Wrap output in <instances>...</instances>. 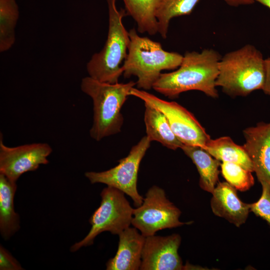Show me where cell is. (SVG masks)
Masks as SVG:
<instances>
[{
  "instance_id": "cell-1",
  "label": "cell",
  "mask_w": 270,
  "mask_h": 270,
  "mask_svg": "<svg viewBox=\"0 0 270 270\" xmlns=\"http://www.w3.org/2000/svg\"><path fill=\"white\" fill-rule=\"evenodd\" d=\"M222 56L213 49L187 52L177 70L162 73L152 88L165 96L176 98L185 92L198 90L213 98L218 97L216 81Z\"/></svg>"
},
{
  "instance_id": "cell-2",
  "label": "cell",
  "mask_w": 270,
  "mask_h": 270,
  "mask_svg": "<svg viewBox=\"0 0 270 270\" xmlns=\"http://www.w3.org/2000/svg\"><path fill=\"white\" fill-rule=\"evenodd\" d=\"M128 32L130 43L122 65L124 76L125 78L136 76L138 88L150 90L152 88L162 71L179 67L183 56L165 50L160 42L138 35L135 28Z\"/></svg>"
},
{
  "instance_id": "cell-3",
  "label": "cell",
  "mask_w": 270,
  "mask_h": 270,
  "mask_svg": "<svg viewBox=\"0 0 270 270\" xmlns=\"http://www.w3.org/2000/svg\"><path fill=\"white\" fill-rule=\"evenodd\" d=\"M265 59L248 44L225 54L218 63L216 85L230 96H246L262 90L266 78Z\"/></svg>"
},
{
  "instance_id": "cell-4",
  "label": "cell",
  "mask_w": 270,
  "mask_h": 270,
  "mask_svg": "<svg viewBox=\"0 0 270 270\" xmlns=\"http://www.w3.org/2000/svg\"><path fill=\"white\" fill-rule=\"evenodd\" d=\"M136 84L100 82L90 76L83 78L82 90L93 102V124L90 136L96 141L120 132L124 122L121 108L130 96V90Z\"/></svg>"
},
{
  "instance_id": "cell-5",
  "label": "cell",
  "mask_w": 270,
  "mask_h": 270,
  "mask_svg": "<svg viewBox=\"0 0 270 270\" xmlns=\"http://www.w3.org/2000/svg\"><path fill=\"white\" fill-rule=\"evenodd\" d=\"M108 8V30L103 48L93 54L86 64L89 76L100 82H118L123 74L122 62L126 58L130 43L129 32L122 18L128 16L125 9L118 10L116 0H106Z\"/></svg>"
},
{
  "instance_id": "cell-6",
  "label": "cell",
  "mask_w": 270,
  "mask_h": 270,
  "mask_svg": "<svg viewBox=\"0 0 270 270\" xmlns=\"http://www.w3.org/2000/svg\"><path fill=\"white\" fill-rule=\"evenodd\" d=\"M125 194L115 188L107 186L101 192L100 206L89 220L92 228L84 239L70 248L74 252L83 246L93 244L96 237L104 232L119 234L132 224L134 208L126 198Z\"/></svg>"
},
{
  "instance_id": "cell-7",
  "label": "cell",
  "mask_w": 270,
  "mask_h": 270,
  "mask_svg": "<svg viewBox=\"0 0 270 270\" xmlns=\"http://www.w3.org/2000/svg\"><path fill=\"white\" fill-rule=\"evenodd\" d=\"M180 209L167 198L164 190L154 186L146 192L142 204L134 208L132 224L146 237L186 224L180 220Z\"/></svg>"
},
{
  "instance_id": "cell-8",
  "label": "cell",
  "mask_w": 270,
  "mask_h": 270,
  "mask_svg": "<svg viewBox=\"0 0 270 270\" xmlns=\"http://www.w3.org/2000/svg\"><path fill=\"white\" fill-rule=\"evenodd\" d=\"M130 96L140 99L144 104L162 112L172 132L184 145L204 148L210 138L194 116L177 102L162 100L144 90L134 87L130 90Z\"/></svg>"
},
{
  "instance_id": "cell-9",
  "label": "cell",
  "mask_w": 270,
  "mask_h": 270,
  "mask_svg": "<svg viewBox=\"0 0 270 270\" xmlns=\"http://www.w3.org/2000/svg\"><path fill=\"white\" fill-rule=\"evenodd\" d=\"M150 142L146 136H144L132 148L126 156L118 161L117 166L106 171L87 172L86 177L92 184H104L120 190L131 198L136 207L140 206L144 198L137 190L138 172Z\"/></svg>"
},
{
  "instance_id": "cell-10",
  "label": "cell",
  "mask_w": 270,
  "mask_h": 270,
  "mask_svg": "<svg viewBox=\"0 0 270 270\" xmlns=\"http://www.w3.org/2000/svg\"><path fill=\"white\" fill-rule=\"evenodd\" d=\"M52 152L50 146L46 143L8 147L0 138V174L16 182L23 174L36 170L41 164H48L47 158Z\"/></svg>"
},
{
  "instance_id": "cell-11",
  "label": "cell",
  "mask_w": 270,
  "mask_h": 270,
  "mask_svg": "<svg viewBox=\"0 0 270 270\" xmlns=\"http://www.w3.org/2000/svg\"><path fill=\"white\" fill-rule=\"evenodd\" d=\"M181 237L177 234L168 236L146 237L142 256L141 270H180L184 268L178 254Z\"/></svg>"
},
{
  "instance_id": "cell-12",
  "label": "cell",
  "mask_w": 270,
  "mask_h": 270,
  "mask_svg": "<svg viewBox=\"0 0 270 270\" xmlns=\"http://www.w3.org/2000/svg\"><path fill=\"white\" fill-rule=\"evenodd\" d=\"M242 146L248 155L258 180L270 186V122H259L244 131Z\"/></svg>"
},
{
  "instance_id": "cell-13",
  "label": "cell",
  "mask_w": 270,
  "mask_h": 270,
  "mask_svg": "<svg viewBox=\"0 0 270 270\" xmlns=\"http://www.w3.org/2000/svg\"><path fill=\"white\" fill-rule=\"evenodd\" d=\"M236 190L228 182H218L212 193L210 206L216 216L240 227L248 218L250 206L240 199Z\"/></svg>"
},
{
  "instance_id": "cell-14",
  "label": "cell",
  "mask_w": 270,
  "mask_h": 270,
  "mask_svg": "<svg viewBox=\"0 0 270 270\" xmlns=\"http://www.w3.org/2000/svg\"><path fill=\"white\" fill-rule=\"evenodd\" d=\"M118 248L114 256L106 264L107 270H138L142 263L146 237L130 226L118 234Z\"/></svg>"
},
{
  "instance_id": "cell-15",
  "label": "cell",
  "mask_w": 270,
  "mask_h": 270,
  "mask_svg": "<svg viewBox=\"0 0 270 270\" xmlns=\"http://www.w3.org/2000/svg\"><path fill=\"white\" fill-rule=\"evenodd\" d=\"M16 182L0 174V232L6 240L20 228V217L14 210Z\"/></svg>"
},
{
  "instance_id": "cell-16",
  "label": "cell",
  "mask_w": 270,
  "mask_h": 270,
  "mask_svg": "<svg viewBox=\"0 0 270 270\" xmlns=\"http://www.w3.org/2000/svg\"><path fill=\"white\" fill-rule=\"evenodd\" d=\"M181 149L195 164L200 175V188L212 194L218 182L220 161L200 146L183 145Z\"/></svg>"
},
{
  "instance_id": "cell-17",
  "label": "cell",
  "mask_w": 270,
  "mask_h": 270,
  "mask_svg": "<svg viewBox=\"0 0 270 270\" xmlns=\"http://www.w3.org/2000/svg\"><path fill=\"white\" fill-rule=\"evenodd\" d=\"M144 106L146 136L150 141L159 142L166 148L172 150L181 148L184 144L172 132L164 114L148 104H144Z\"/></svg>"
},
{
  "instance_id": "cell-18",
  "label": "cell",
  "mask_w": 270,
  "mask_h": 270,
  "mask_svg": "<svg viewBox=\"0 0 270 270\" xmlns=\"http://www.w3.org/2000/svg\"><path fill=\"white\" fill-rule=\"evenodd\" d=\"M202 148L220 162L236 164L251 172H254L252 163L242 146L236 144L229 136L210 138Z\"/></svg>"
},
{
  "instance_id": "cell-19",
  "label": "cell",
  "mask_w": 270,
  "mask_h": 270,
  "mask_svg": "<svg viewBox=\"0 0 270 270\" xmlns=\"http://www.w3.org/2000/svg\"><path fill=\"white\" fill-rule=\"evenodd\" d=\"M127 15L136 22L138 31L154 35L158 32L155 12L159 0H122Z\"/></svg>"
},
{
  "instance_id": "cell-20",
  "label": "cell",
  "mask_w": 270,
  "mask_h": 270,
  "mask_svg": "<svg viewBox=\"0 0 270 270\" xmlns=\"http://www.w3.org/2000/svg\"><path fill=\"white\" fill-rule=\"evenodd\" d=\"M200 0H159L155 16L158 33L163 38L167 37L170 20L175 17L190 14Z\"/></svg>"
},
{
  "instance_id": "cell-21",
  "label": "cell",
  "mask_w": 270,
  "mask_h": 270,
  "mask_svg": "<svg viewBox=\"0 0 270 270\" xmlns=\"http://www.w3.org/2000/svg\"><path fill=\"white\" fill-rule=\"evenodd\" d=\"M16 0H0V52L8 50L15 42V27L18 18Z\"/></svg>"
},
{
  "instance_id": "cell-22",
  "label": "cell",
  "mask_w": 270,
  "mask_h": 270,
  "mask_svg": "<svg viewBox=\"0 0 270 270\" xmlns=\"http://www.w3.org/2000/svg\"><path fill=\"white\" fill-rule=\"evenodd\" d=\"M221 172L226 182L241 192L249 190L254 184L251 172L240 166L230 162H223L220 164Z\"/></svg>"
},
{
  "instance_id": "cell-23",
  "label": "cell",
  "mask_w": 270,
  "mask_h": 270,
  "mask_svg": "<svg viewBox=\"0 0 270 270\" xmlns=\"http://www.w3.org/2000/svg\"><path fill=\"white\" fill-rule=\"evenodd\" d=\"M260 184L262 194L257 202L250 204V211L266 220L270 226V186L266 182Z\"/></svg>"
},
{
  "instance_id": "cell-24",
  "label": "cell",
  "mask_w": 270,
  "mask_h": 270,
  "mask_svg": "<svg viewBox=\"0 0 270 270\" xmlns=\"http://www.w3.org/2000/svg\"><path fill=\"white\" fill-rule=\"evenodd\" d=\"M0 270H23L18 261L2 245L0 246Z\"/></svg>"
},
{
  "instance_id": "cell-25",
  "label": "cell",
  "mask_w": 270,
  "mask_h": 270,
  "mask_svg": "<svg viewBox=\"0 0 270 270\" xmlns=\"http://www.w3.org/2000/svg\"><path fill=\"white\" fill-rule=\"evenodd\" d=\"M266 78L262 90L266 94L270 96V58L265 59Z\"/></svg>"
},
{
  "instance_id": "cell-26",
  "label": "cell",
  "mask_w": 270,
  "mask_h": 270,
  "mask_svg": "<svg viewBox=\"0 0 270 270\" xmlns=\"http://www.w3.org/2000/svg\"><path fill=\"white\" fill-rule=\"evenodd\" d=\"M231 6H238L242 5H248L253 4L255 0H224Z\"/></svg>"
},
{
  "instance_id": "cell-27",
  "label": "cell",
  "mask_w": 270,
  "mask_h": 270,
  "mask_svg": "<svg viewBox=\"0 0 270 270\" xmlns=\"http://www.w3.org/2000/svg\"><path fill=\"white\" fill-rule=\"evenodd\" d=\"M270 9V0H255Z\"/></svg>"
}]
</instances>
